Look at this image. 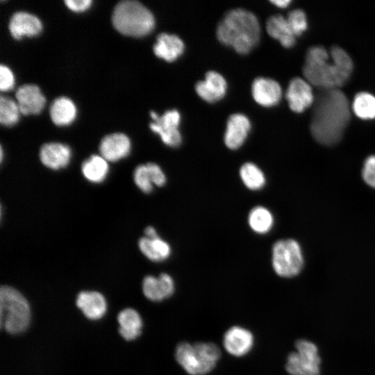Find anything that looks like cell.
Here are the masks:
<instances>
[{"label": "cell", "mask_w": 375, "mask_h": 375, "mask_svg": "<svg viewBox=\"0 0 375 375\" xmlns=\"http://www.w3.org/2000/svg\"><path fill=\"white\" fill-rule=\"evenodd\" d=\"M353 113L362 119L375 118V97L366 92L357 93L351 106Z\"/></svg>", "instance_id": "f1b7e54d"}, {"label": "cell", "mask_w": 375, "mask_h": 375, "mask_svg": "<svg viewBox=\"0 0 375 375\" xmlns=\"http://www.w3.org/2000/svg\"><path fill=\"white\" fill-rule=\"evenodd\" d=\"M66 6L75 12L83 11L88 9L92 3L91 0H65Z\"/></svg>", "instance_id": "d590c367"}, {"label": "cell", "mask_w": 375, "mask_h": 375, "mask_svg": "<svg viewBox=\"0 0 375 375\" xmlns=\"http://www.w3.org/2000/svg\"><path fill=\"white\" fill-rule=\"evenodd\" d=\"M72 151L69 146L59 142L44 144L40 150V159L47 167L58 170L67 166Z\"/></svg>", "instance_id": "ac0fdd59"}, {"label": "cell", "mask_w": 375, "mask_h": 375, "mask_svg": "<svg viewBox=\"0 0 375 375\" xmlns=\"http://www.w3.org/2000/svg\"><path fill=\"white\" fill-rule=\"evenodd\" d=\"M266 30L273 38L278 40L286 48L295 43V35L292 31L287 19L281 15L270 16L266 22Z\"/></svg>", "instance_id": "7402d4cb"}, {"label": "cell", "mask_w": 375, "mask_h": 375, "mask_svg": "<svg viewBox=\"0 0 375 375\" xmlns=\"http://www.w3.org/2000/svg\"><path fill=\"white\" fill-rule=\"evenodd\" d=\"M145 237L154 238L158 236L156 230L153 226H147L144 229Z\"/></svg>", "instance_id": "8d00e7d4"}, {"label": "cell", "mask_w": 375, "mask_h": 375, "mask_svg": "<svg viewBox=\"0 0 375 375\" xmlns=\"http://www.w3.org/2000/svg\"><path fill=\"white\" fill-rule=\"evenodd\" d=\"M312 106L310 129L313 138L323 145L338 143L351 117L346 94L339 89L321 90Z\"/></svg>", "instance_id": "6da1fadb"}, {"label": "cell", "mask_w": 375, "mask_h": 375, "mask_svg": "<svg viewBox=\"0 0 375 375\" xmlns=\"http://www.w3.org/2000/svg\"><path fill=\"white\" fill-rule=\"evenodd\" d=\"M76 303L84 315L91 320L101 318L107 310L103 295L97 291H82L78 293Z\"/></svg>", "instance_id": "ffe728a7"}, {"label": "cell", "mask_w": 375, "mask_h": 375, "mask_svg": "<svg viewBox=\"0 0 375 375\" xmlns=\"http://www.w3.org/2000/svg\"><path fill=\"white\" fill-rule=\"evenodd\" d=\"M117 321L119 333L126 340H133L141 334L142 320L135 310L128 308L121 310L117 315Z\"/></svg>", "instance_id": "603a6c76"}, {"label": "cell", "mask_w": 375, "mask_h": 375, "mask_svg": "<svg viewBox=\"0 0 375 375\" xmlns=\"http://www.w3.org/2000/svg\"><path fill=\"white\" fill-rule=\"evenodd\" d=\"M133 179L137 187L144 193H150L153 184L147 164L138 165L134 170Z\"/></svg>", "instance_id": "4dcf8cb0"}, {"label": "cell", "mask_w": 375, "mask_h": 375, "mask_svg": "<svg viewBox=\"0 0 375 375\" xmlns=\"http://www.w3.org/2000/svg\"><path fill=\"white\" fill-rule=\"evenodd\" d=\"M147 166L153 185L163 186L166 183L167 178L161 167L154 162H148Z\"/></svg>", "instance_id": "836d02e7"}, {"label": "cell", "mask_w": 375, "mask_h": 375, "mask_svg": "<svg viewBox=\"0 0 375 375\" xmlns=\"http://www.w3.org/2000/svg\"><path fill=\"white\" fill-rule=\"evenodd\" d=\"M19 112L17 102L7 97H0V123L2 125L10 126L16 124Z\"/></svg>", "instance_id": "f546056e"}, {"label": "cell", "mask_w": 375, "mask_h": 375, "mask_svg": "<svg viewBox=\"0 0 375 375\" xmlns=\"http://www.w3.org/2000/svg\"><path fill=\"white\" fill-rule=\"evenodd\" d=\"M254 100L260 105L270 107L276 105L282 97L281 87L276 81L265 77L255 78L251 86Z\"/></svg>", "instance_id": "2e32d148"}, {"label": "cell", "mask_w": 375, "mask_h": 375, "mask_svg": "<svg viewBox=\"0 0 375 375\" xmlns=\"http://www.w3.org/2000/svg\"><path fill=\"white\" fill-rule=\"evenodd\" d=\"M270 1L276 6L281 8L287 7L291 2L290 0H273Z\"/></svg>", "instance_id": "74e56055"}, {"label": "cell", "mask_w": 375, "mask_h": 375, "mask_svg": "<svg viewBox=\"0 0 375 375\" xmlns=\"http://www.w3.org/2000/svg\"><path fill=\"white\" fill-rule=\"evenodd\" d=\"M248 224L251 229L258 234H265L272 228L274 217L265 207L258 206L251 210L248 215Z\"/></svg>", "instance_id": "4316f807"}, {"label": "cell", "mask_w": 375, "mask_h": 375, "mask_svg": "<svg viewBox=\"0 0 375 375\" xmlns=\"http://www.w3.org/2000/svg\"><path fill=\"white\" fill-rule=\"evenodd\" d=\"M14 85V76L10 69L6 65H0V90L8 91Z\"/></svg>", "instance_id": "e575fe53"}, {"label": "cell", "mask_w": 375, "mask_h": 375, "mask_svg": "<svg viewBox=\"0 0 375 375\" xmlns=\"http://www.w3.org/2000/svg\"><path fill=\"white\" fill-rule=\"evenodd\" d=\"M251 129L249 118L241 113L231 115L227 121L224 134V143L230 149L240 147L247 138Z\"/></svg>", "instance_id": "9a60e30c"}, {"label": "cell", "mask_w": 375, "mask_h": 375, "mask_svg": "<svg viewBox=\"0 0 375 375\" xmlns=\"http://www.w3.org/2000/svg\"><path fill=\"white\" fill-rule=\"evenodd\" d=\"M362 176L367 185L375 188V155L370 156L365 160Z\"/></svg>", "instance_id": "d6a6232c"}, {"label": "cell", "mask_w": 375, "mask_h": 375, "mask_svg": "<svg viewBox=\"0 0 375 375\" xmlns=\"http://www.w3.org/2000/svg\"><path fill=\"white\" fill-rule=\"evenodd\" d=\"M240 176L244 185L251 190L262 189L266 183V177L256 164L247 162L240 169Z\"/></svg>", "instance_id": "83f0119b"}, {"label": "cell", "mask_w": 375, "mask_h": 375, "mask_svg": "<svg viewBox=\"0 0 375 375\" xmlns=\"http://www.w3.org/2000/svg\"><path fill=\"white\" fill-rule=\"evenodd\" d=\"M49 114L52 122L58 126L72 123L76 115V108L73 101L65 97L56 98L52 102Z\"/></svg>", "instance_id": "d4e9b609"}, {"label": "cell", "mask_w": 375, "mask_h": 375, "mask_svg": "<svg viewBox=\"0 0 375 375\" xmlns=\"http://www.w3.org/2000/svg\"><path fill=\"white\" fill-rule=\"evenodd\" d=\"M260 26L256 16L243 8H236L226 13L217 28L218 40L244 54L258 43Z\"/></svg>", "instance_id": "3957f363"}, {"label": "cell", "mask_w": 375, "mask_h": 375, "mask_svg": "<svg viewBox=\"0 0 375 375\" xmlns=\"http://www.w3.org/2000/svg\"><path fill=\"white\" fill-rule=\"evenodd\" d=\"M83 176L92 183H100L107 177L109 172L108 161L101 156L92 155L81 165Z\"/></svg>", "instance_id": "484cf974"}, {"label": "cell", "mask_w": 375, "mask_h": 375, "mask_svg": "<svg viewBox=\"0 0 375 375\" xmlns=\"http://www.w3.org/2000/svg\"><path fill=\"white\" fill-rule=\"evenodd\" d=\"M220 349L211 342L179 343L175 350V358L190 375H204L215 367L220 358Z\"/></svg>", "instance_id": "5b68a950"}, {"label": "cell", "mask_w": 375, "mask_h": 375, "mask_svg": "<svg viewBox=\"0 0 375 375\" xmlns=\"http://www.w3.org/2000/svg\"><path fill=\"white\" fill-rule=\"evenodd\" d=\"M227 83L224 76L215 71L206 73L203 81L195 85L197 94L204 101L213 103L222 99L226 94Z\"/></svg>", "instance_id": "4fadbf2b"}, {"label": "cell", "mask_w": 375, "mask_h": 375, "mask_svg": "<svg viewBox=\"0 0 375 375\" xmlns=\"http://www.w3.org/2000/svg\"><path fill=\"white\" fill-rule=\"evenodd\" d=\"M142 288L144 295L152 301H161L172 296L175 290L172 277L167 273L158 276L151 275L144 278Z\"/></svg>", "instance_id": "8fae6325"}, {"label": "cell", "mask_w": 375, "mask_h": 375, "mask_svg": "<svg viewBox=\"0 0 375 375\" xmlns=\"http://www.w3.org/2000/svg\"><path fill=\"white\" fill-rule=\"evenodd\" d=\"M114 27L121 33L130 36H144L154 28L151 12L140 2L133 0L119 1L112 15Z\"/></svg>", "instance_id": "277c9868"}, {"label": "cell", "mask_w": 375, "mask_h": 375, "mask_svg": "<svg viewBox=\"0 0 375 375\" xmlns=\"http://www.w3.org/2000/svg\"><path fill=\"white\" fill-rule=\"evenodd\" d=\"M311 85L306 79L299 77H295L290 81L285 97L293 112H302L313 105L315 97Z\"/></svg>", "instance_id": "30bf717a"}, {"label": "cell", "mask_w": 375, "mask_h": 375, "mask_svg": "<svg viewBox=\"0 0 375 375\" xmlns=\"http://www.w3.org/2000/svg\"><path fill=\"white\" fill-rule=\"evenodd\" d=\"M31 319L30 306L26 299L16 289L3 285L0 289V326L8 333L24 331Z\"/></svg>", "instance_id": "8992f818"}, {"label": "cell", "mask_w": 375, "mask_h": 375, "mask_svg": "<svg viewBox=\"0 0 375 375\" xmlns=\"http://www.w3.org/2000/svg\"><path fill=\"white\" fill-rule=\"evenodd\" d=\"M153 122L149 126L152 131L159 135L162 141L171 147H178L182 142L181 134L178 130L181 115L177 110H167L159 116L156 112L151 111Z\"/></svg>", "instance_id": "9c48e42d"}, {"label": "cell", "mask_w": 375, "mask_h": 375, "mask_svg": "<svg viewBox=\"0 0 375 375\" xmlns=\"http://www.w3.org/2000/svg\"><path fill=\"white\" fill-rule=\"evenodd\" d=\"M272 263L276 274L281 277L290 278L297 275L303 265L299 243L292 239L275 242L272 247Z\"/></svg>", "instance_id": "52a82bcc"}, {"label": "cell", "mask_w": 375, "mask_h": 375, "mask_svg": "<svg viewBox=\"0 0 375 375\" xmlns=\"http://www.w3.org/2000/svg\"><path fill=\"white\" fill-rule=\"evenodd\" d=\"M286 19L295 36L301 35L307 29V17L302 10L295 9L290 11Z\"/></svg>", "instance_id": "1f68e13d"}, {"label": "cell", "mask_w": 375, "mask_h": 375, "mask_svg": "<svg viewBox=\"0 0 375 375\" xmlns=\"http://www.w3.org/2000/svg\"><path fill=\"white\" fill-rule=\"evenodd\" d=\"M138 247L143 255L153 262L165 260L172 253L169 244L159 236L154 238L142 237L138 242Z\"/></svg>", "instance_id": "cb8c5ba5"}, {"label": "cell", "mask_w": 375, "mask_h": 375, "mask_svg": "<svg viewBox=\"0 0 375 375\" xmlns=\"http://www.w3.org/2000/svg\"><path fill=\"white\" fill-rule=\"evenodd\" d=\"M15 98L19 111L23 115L38 114L45 103V97L40 88L33 84H24L19 87Z\"/></svg>", "instance_id": "e0dca14e"}, {"label": "cell", "mask_w": 375, "mask_h": 375, "mask_svg": "<svg viewBox=\"0 0 375 375\" xmlns=\"http://www.w3.org/2000/svg\"><path fill=\"white\" fill-rule=\"evenodd\" d=\"M297 351L287 358L285 369L290 375H319L320 358L316 345L306 340H297Z\"/></svg>", "instance_id": "ba28073f"}, {"label": "cell", "mask_w": 375, "mask_h": 375, "mask_svg": "<svg viewBox=\"0 0 375 375\" xmlns=\"http://www.w3.org/2000/svg\"><path fill=\"white\" fill-rule=\"evenodd\" d=\"M131 147V141L127 135L122 133H114L102 138L99 152L107 161L115 162L126 157Z\"/></svg>", "instance_id": "5bb4252c"}, {"label": "cell", "mask_w": 375, "mask_h": 375, "mask_svg": "<svg viewBox=\"0 0 375 375\" xmlns=\"http://www.w3.org/2000/svg\"><path fill=\"white\" fill-rule=\"evenodd\" d=\"M351 58L342 48L334 46L330 53L322 46L308 49L303 66L305 79L321 90L339 89L350 78Z\"/></svg>", "instance_id": "7a4b0ae2"}, {"label": "cell", "mask_w": 375, "mask_h": 375, "mask_svg": "<svg viewBox=\"0 0 375 375\" xmlns=\"http://www.w3.org/2000/svg\"><path fill=\"white\" fill-rule=\"evenodd\" d=\"M223 344L228 353L240 357L250 351L253 345V336L243 327L233 326L224 333Z\"/></svg>", "instance_id": "7c38bea8"}, {"label": "cell", "mask_w": 375, "mask_h": 375, "mask_svg": "<svg viewBox=\"0 0 375 375\" xmlns=\"http://www.w3.org/2000/svg\"><path fill=\"white\" fill-rule=\"evenodd\" d=\"M42 28L40 20L35 15L24 11L13 13L8 23L10 33L15 39H19L24 35H36L40 33Z\"/></svg>", "instance_id": "d6986e66"}, {"label": "cell", "mask_w": 375, "mask_h": 375, "mask_svg": "<svg viewBox=\"0 0 375 375\" xmlns=\"http://www.w3.org/2000/svg\"><path fill=\"white\" fill-rule=\"evenodd\" d=\"M185 49L183 41L176 35L167 33H160L153 45L155 55L168 62L176 60Z\"/></svg>", "instance_id": "44dd1931"}]
</instances>
